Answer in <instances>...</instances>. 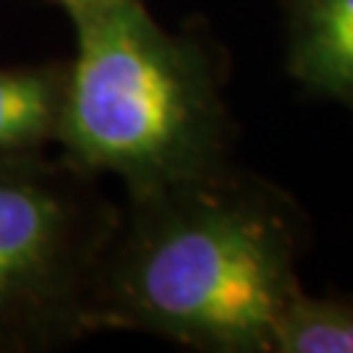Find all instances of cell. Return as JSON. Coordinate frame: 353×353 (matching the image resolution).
Wrapping results in <instances>:
<instances>
[{
  "label": "cell",
  "mask_w": 353,
  "mask_h": 353,
  "mask_svg": "<svg viewBox=\"0 0 353 353\" xmlns=\"http://www.w3.org/2000/svg\"><path fill=\"white\" fill-rule=\"evenodd\" d=\"M272 353H353V299L301 288L280 314Z\"/></svg>",
  "instance_id": "8992f818"
},
{
  "label": "cell",
  "mask_w": 353,
  "mask_h": 353,
  "mask_svg": "<svg viewBox=\"0 0 353 353\" xmlns=\"http://www.w3.org/2000/svg\"><path fill=\"white\" fill-rule=\"evenodd\" d=\"M74 58L58 139L92 178H118L141 199L230 168V110L210 45L165 29L141 0L65 8Z\"/></svg>",
  "instance_id": "7a4b0ae2"
},
{
  "label": "cell",
  "mask_w": 353,
  "mask_h": 353,
  "mask_svg": "<svg viewBox=\"0 0 353 353\" xmlns=\"http://www.w3.org/2000/svg\"><path fill=\"white\" fill-rule=\"evenodd\" d=\"M118 220L97 178L63 157H0V353L94 335L92 303Z\"/></svg>",
  "instance_id": "3957f363"
},
{
  "label": "cell",
  "mask_w": 353,
  "mask_h": 353,
  "mask_svg": "<svg viewBox=\"0 0 353 353\" xmlns=\"http://www.w3.org/2000/svg\"><path fill=\"white\" fill-rule=\"evenodd\" d=\"M68 89V58L0 65V157L45 154L55 144Z\"/></svg>",
  "instance_id": "5b68a950"
},
{
  "label": "cell",
  "mask_w": 353,
  "mask_h": 353,
  "mask_svg": "<svg viewBox=\"0 0 353 353\" xmlns=\"http://www.w3.org/2000/svg\"><path fill=\"white\" fill-rule=\"evenodd\" d=\"M301 214L230 168L126 199L105 254L92 330L147 332L202 353H272L301 290Z\"/></svg>",
  "instance_id": "6da1fadb"
},
{
  "label": "cell",
  "mask_w": 353,
  "mask_h": 353,
  "mask_svg": "<svg viewBox=\"0 0 353 353\" xmlns=\"http://www.w3.org/2000/svg\"><path fill=\"white\" fill-rule=\"evenodd\" d=\"M50 3H55L61 11H65V8H71V6H76V3H84V0H50Z\"/></svg>",
  "instance_id": "52a82bcc"
},
{
  "label": "cell",
  "mask_w": 353,
  "mask_h": 353,
  "mask_svg": "<svg viewBox=\"0 0 353 353\" xmlns=\"http://www.w3.org/2000/svg\"><path fill=\"white\" fill-rule=\"evenodd\" d=\"M285 71L353 110V0H283Z\"/></svg>",
  "instance_id": "277c9868"
}]
</instances>
